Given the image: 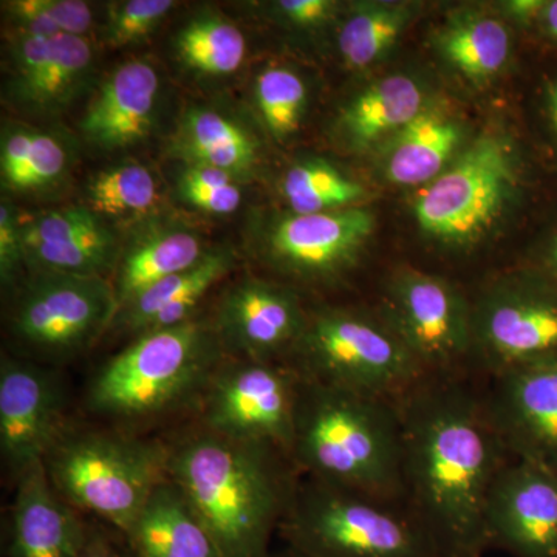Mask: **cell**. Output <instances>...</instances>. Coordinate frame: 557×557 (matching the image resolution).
Returning a JSON list of instances; mask_svg holds the SVG:
<instances>
[{
    "mask_svg": "<svg viewBox=\"0 0 557 557\" xmlns=\"http://www.w3.org/2000/svg\"><path fill=\"white\" fill-rule=\"evenodd\" d=\"M406 507L438 557H485L486 508L512 460L487 417L485 398L454 375H429L397 401Z\"/></svg>",
    "mask_w": 557,
    "mask_h": 557,
    "instance_id": "1",
    "label": "cell"
},
{
    "mask_svg": "<svg viewBox=\"0 0 557 557\" xmlns=\"http://www.w3.org/2000/svg\"><path fill=\"white\" fill-rule=\"evenodd\" d=\"M274 446L208 431L170 450L168 475L223 557H269L295 486Z\"/></svg>",
    "mask_w": 557,
    "mask_h": 557,
    "instance_id": "2",
    "label": "cell"
},
{
    "mask_svg": "<svg viewBox=\"0 0 557 557\" xmlns=\"http://www.w3.org/2000/svg\"><path fill=\"white\" fill-rule=\"evenodd\" d=\"M289 458L311 479L405 504L397 401L300 380Z\"/></svg>",
    "mask_w": 557,
    "mask_h": 557,
    "instance_id": "3",
    "label": "cell"
},
{
    "mask_svg": "<svg viewBox=\"0 0 557 557\" xmlns=\"http://www.w3.org/2000/svg\"><path fill=\"white\" fill-rule=\"evenodd\" d=\"M277 531L288 548L307 557H438L403 502L311 478L295 486Z\"/></svg>",
    "mask_w": 557,
    "mask_h": 557,
    "instance_id": "4",
    "label": "cell"
},
{
    "mask_svg": "<svg viewBox=\"0 0 557 557\" xmlns=\"http://www.w3.org/2000/svg\"><path fill=\"white\" fill-rule=\"evenodd\" d=\"M223 350L214 325L196 319L143 333L98 373L90 408L121 418L164 412L209 387Z\"/></svg>",
    "mask_w": 557,
    "mask_h": 557,
    "instance_id": "5",
    "label": "cell"
},
{
    "mask_svg": "<svg viewBox=\"0 0 557 557\" xmlns=\"http://www.w3.org/2000/svg\"><path fill=\"white\" fill-rule=\"evenodd\" d=\"M292 357L300 380L387 401L429 376L376 311H313Z\"/></svg>",
    "mask_w": 557,
    "mask_h": 557,
    "instance_id": "6",
    "label": "cell"
},
{
    "mask_svg": "<svg viewBox=\"0 0 557 557\" xmlns=\"http://www.w3.org/2000/svg\"><path fill=\"white\" fill-rule=\"evenodd\" d=\"M527 168L512 138L480 135L421 190L413 203L418 225L458 247L482 239L525 197Z\"/></svg>",
    "mask_w": 557,
    "mask_h": 557,
    "instance_id": "7",
    "label": "cell"
},
{
    "mask_svg": "<svg viewBox=\"0 0 557 557\" xmlns=\"http://www.w3.org/2000/svg\"><path fill=\"white\" fill-rule=\"evenodd\" d=\"M170 450L156 443L81 434L58 438L46 468L62 497L126 534L168 475Z\"/></svg>",
    "mask_w": 557,
    "mask_h": 557,
    "instance_id": "8",
    "label": "cell"
},
{
    "mask_svg": "<svg viewBox=\"0 0 557 557\" xmlns=\"http://www.w3.org/2000/svg\"><path fill=\"white\" fill-rule=\"evenodd\" d=\"M491 376L557 359V281L525 267L472 302V357Z\"/></svg>",
    "mask_w": 557,
    "mask_h": 557,
    "instance_id": "9",
    "label": "cell"
},
{
    "mask_svg": "<svg viewBox=\"0 0 557 557\" xmlns=\"http://www.w3.org/2000/svg\"><path fill=\"white\" fill-rule=\"evenodd\" d=\"M376 313L428 375H454L472 357V302L448 278L399 270Z\"/></svg>",
    "mask_w": 557,
    "mask_h": 557,
    "instance_id": "10",
    "label": "cell"
},
{
    "mask_svg": "<svg viewBox=\"0 0 557 557\" xmlns=\"http://www.w3.org/2000/svg\"><path fill=\"white\" fill-rule=\"evenodd\" d=\"M116 313L108 278L36 273L17 300L11 332L36 354L69 357L94 343Z\"/></svg>",
    "mask_w": 557,
    "mask_h": 557,
    "instance_id": "11",
    "label": "cell"
},
{
    "mask_svg": "<svg viewBox=\"0 0 557 557\" xmlns=\"http://www.w3.org/2000/svg\"><path fill=\"white\" fill-rule=\"evenodd\" d=\"M300 379L292 368L240 359L219 369L208 387V431L274 446L289 457Z\"/></svg>",
    "mask_w": 557,
    "mask_h": 557,
    "instance_id": "12",
    "label": "cell"
},
{
    "mask_svg": "<svg viewBox=\"0 0 557 557\" xmlns=\"http://www.w3.org/2000/svg\"><path fill=\"white\" fill-rule=\"evenodd\" d=\"M373 230L368 209L288 214L263 231L260 251L274 269L299 281H335L354 269Z\"/></svg>",
    "mask_w": 557,
    "mask_h": 557,
    "instance_id": "13",
    "label": "cell"
},
{
    "mask_svg": "<svg viewBox=\"0 0 557 557\" xmlns=\"http://www.w3.org/2000/svg\"><path fill=\"white\" fill-rule=\"evenodd\" d=\"M483 398L509 457L557 472V359L494 376Z\"/></svg>",
    "mask_w": 557,
    "mask_h": 557,
    "instance_id": "14",
    "label": "cell"
},
{
    "mask_svg": "<svg viewBox=\"0 0 557 557\" xmlns=\"http://www.w3.org/2000/svg\"><path fill=\"white\" fill-rule=\"evenodd\" d=\"M490 548L515 557H557V472L509 460L486 508Z\"/></svg>",
    "mask_w": 557,
    "mask_h": 557,
    "instance_id": "15",
    "label": "cell"
},
{
    "mask_svg": "<svg viewBox=\"0 0 557 557\" xmlns=\"http://www.w3.org/2000/svg\"><path fill=\"white\" fill-rule=\"evenodd\" d=\"M307 318L293 289L244 278L220 300L214 329L225 350L249 361L274 362L292 355Z\"/></svg>",
    "mask_w": 557,
    "mask_h": 557,
    "instance_id": "16",
    "label": "cell"
},
{
    "mask_svg": "<svg viewBox=\"0 0 557 557\" xmlns=\"http://www.w3.org/2000/svg\"><path fill=\"white\" fill-rule=\"evenodd\" d=\"M61 392L49 373L14 359L0 366V448L17 474L44 463L60 435Z\"/></svg>",
    "mask_w": 557,
    "mask_h": 557,
    "instance_id": "17",
    "label": "cell"
},
{
    "mask_svg": "<svg viewBox=\"0 0 557 557\" xmlns=\"http://www.w3.org/2000/svg\"><path fill=\"white\" fill-rule=\"evenodd\" d=\"M24 262L35 273L104 277L119 265V244L87 207L57 209L20 223Z\"/></svg>",
    "mask_w": 557,
    "mask_h": 557,
    "instance_id": "18",
    "label": "cell"
},
{
    "mask_svg": "<svg viewBox=\"0 0 557 557\" xmlns=\"http://www.w3.org/2000/svg\"><path fill=\"white\" fill-rule=\"evenodd\" d=\"M160 94L156 67L146 61H127L102 81L89 102L79 129L94 148H132L148 137Z\"/></svg>",
    "mask_w": 557,
    "mask_h": 557,
    "instance_id": "19",
    "label": "cell"
},
{
    "mask_svg": "<svg viewBox=\"0 0 557 557\" xmlns=\"http://www.w3.org/2000/svg\"><path fill=\"white\" fill-rule=\"evenodd\" d=\"M87 534L58 497L46 463L22 472L11 511L10 557H81Z\"/></svg>",
    "mask_w": 557,
    "mask_h": 557,
    "instance_id": "20",
    "label": "cell"
},
{
    "mask_svg": "<svg viewBox=\"0 0 557 557\" xmlns=\"http://www.w3.org/2000/svg\"><path fill=\"white\" fill-rule=\"evenodd\" d=\"M208 251L199 234L183 223L149 225L124 249L116 265L112 287L119 313L153 285L196 267Z\"/></svg>",
    "mask_w": 557,
    "mask_h": 557,
    "instance_id": "21",
    "label": "cell"
},
{
    "mask_svg": "<svg viewBox=\"0 0 557 557\" xmlns=\"http://www.w3.org/2000/svg\"><path fill=\"white\" fill-rule=\"evenodd\" d=\"M236 255L231 248H211L193 269L164 278L143 293L116 314L127 332L143 333L174 327L193 319L194 310L209 289L233 270Z\"/></svg>",
    "mask_w": 557,
    "mask_h": 557,
    "instance_id": "22",
    "label": "cell"
},
{
    "mask_svg": "<svg viewBox=\"0 0 557 557\" xmlns=\"http://www.w3.org/2000/svg\"><path fill=\"white\" fill-rule=\"evenodd\" d=\"M124 539L137 557H223L170 478L157 486Z\"/></svg>",
    "mask_w": 557,
    "mask_h": 557,
    "instance_id": "23",
    "label": "cell"
},
{
    "mask_svg": "<svg viewBox=\"0 0 557 557\" xmlns=\"http://www.w3.org/2000/svg\"><path fill=\"white\" fill-rule=\"evenodd\" d=\"M460 124L445 110L426 108L388 139L383 170L399 186H426L448 170L460 149Z\"/></svg>",
    "mask_w": 557,
    "mask_h": 557,
    "instance_id": "24",
    "label": "cell"
},
{
    "mask_svg": "<svg viewBox=\"0 0 557 557\" xmlns=\"http://www.w3.org/2000/svg\"><path fill=\"white\" fill-rule=\"evenodd\" d=\"M175 157L194 166L228 172L242 182L259 163L258 141L236 121L215 110L189 109L172 141Z\"/></svg>",
    "mask_w": 557,
    "mask_h": 557,
    "instance_id": "25",
    "label": "cell"
},
{
    "mask_svg": "<svg viewBox=\"0 0 557 557\" xmlns=\"http://www.w3.org/2000/svg\"><path fill=\"white\" fill-rule=\"evenodd\" d=\"M428 106L418 81L391 75L359 91L339 116L344 138L354 149L366 150L391 139Z\"/></svg>",
    "mask_w": 557,
    "mask_h": 557,
    "instance_id": "26",
    "label": "cell"
},
{
    "mask_svg": "<svg viewBox=\"0 0 557 557\" xmlns=\"http://www.w3.org/2000/svg\"><path fill=\"white\" fill-rule=\"evenodd\" d=\"M443 60L465 78L482 83L496 76L511 57V33L504 22L479 11L450 17L435 38Z\"/></svg>",
    "mask_w": 557,
    "mask_h": 557,
    "instance_id": "27",
    "label": "cell"
},
{
    "mask_svg": "<svg viewBox=\"0 0 557 557\" xmlns=\"http://www.w3.org/2000/svg\"><path fill=\"white\" fill-rule=\"evenodd\" d=\"M67 168V150L51 135L13 127L2 134L0 172L5 189L24 193L49 188Z\"/></svg>",
    "mask_w": 557,
    "mask_h": 557,
    "instance_id": "28",
    "label": "cell"
},
{
    "mask_svg": "<svg viewBox=\"0 0 557 557\" xmlns=\"http://www.w3.org/2000/svg\"><path fill=\"white\" fill-rule=\"evenodd\" d=\"M412 20L406 3H359L347 14L338 32V49L351 69L375 64L398 42Z\"/></svg>",
    "mask_w": 557,
    "mask_h": 557,
    "instance_id": "29",
    "label": "cell"
},
{
    "mask_svg": "<svg viewBox=\"0 0 557 557\" xmlns=\"http://www.w3.org/2000/svg\"><path fill=\"white\" fill-rule=\"evenodd\" d=\"M87 208L104 220L134 222L159 207V182L141 163L126 161L91 175L86 185Z\"/></svg>",
    "mask_w": 557,
    "mask_h": 557,
    "instance_id": "30",
    "label": "cell"
},
{
    "mask_svg": "<svg viewBox=\"0 0 557 557\" xmlns=\"http://www.w3.org/2000/svg\"><path fill=\"white\" fill-rule=\"evenodd\" d=\"M174 47L183 65L205 76L233 75L247 57L244 32L215 14L194 17L178 32Z\"/></svg>",
    "mask_w": 557,
    "mask_h": 557,
    "instance_id": "31",
    "label": "cell"
},
{
    "mask_svg": "<svg viewBox=\"0 0 557 557\" xmlns=\"http://www.w3.org/2000/svg\"><path fill=\"white\" fill-rule=\"evenodd\" d=\"M282 196L292 214H319L351 208L364 199L366 190L329 161L310 159L285 172Z\"/></svg>",
    "mask_w": 557,
    "mask_h": 557,
    "instance_id": "32",
    "label": "cell"
},
{
    "mask_svg": "<svg viewBox=\"0 0 557 557\" xmlns=\"http://www.w3.org/2000/svg\"><path fill=\"white\" fill-rule=\"evenodd\" d=\"M94 69V51L84 38L58 35L51 39L46 72L25 108L40 113H57L75 100L86 87Z\"/></svg>",
    "mask_w": 557,
    "mask_h": 557,
    "instance_id": "33",
    "label": "cell"
},
{
    "mask_svg": "<svg viewBox=\"0 0 557 557\" xmlns=\"http://www.w3.org/2000/svg\"><path fill=\"white\" fill-rule=\"evenodd\" d=\"M255 98L267 129L277 141L299 131L309 94L298 73L287 67L262 70L256 79Z\"/></svg>",
    "mask_w": 557,
    "mask_h": 557,
    "instance_id": "34",
    "label": "cell"
},
{
    "mask_svg": "<svg viewBox=\"0 0 557 557\" xmlns=\"http://www.w3.org/2000/svg\"><path fill=\"white\" fill-rule=\"evenodd\" d=\"M180 199L208 214L228 215L244 200L240 182L228 172L186 164L178 175Z\"/></svg>",
    "mask_w": 557,
    "mask_h": 557,
    "instance_id": "35",
    "label": "cell"
},
{
    "mask_svg": "<svg viewBox=\"0 0 557 557\" xmlns=\"http://www.w3.org/2000/svg\"><path fill=\"white\" fill-rule=\"evenodd\" d=\"M177 3L172 0H127L109 9L104 39L113 49L148 38Z\"/></svg>",
    "mask_w": 557,
    "mask_h": 557,
    "instance_id": "36",
    "label": "cell"
},
{
    "mask_svg": "<svg viewBox=\"0 0 557 557\" xmlns=\"http://www.w3.org/2000/svg\"><path fill=\"white\" fill-rule=\"evenodd\" d=\"M53 38L16 33L11 40V61H13L11 97L21 106H24V102L30 97L46 72Z\"/></svg>",
    "mask_w": 557,
    "mask_h": 557,
    "instance_id": "37",
    "label": "cell"
},
{
    "mask_svg": "<svg viewBox=\"0 0 557 557\" xmlns=\"http://www.w3.org/2000/svg\"><path fill=\"white\" fill-rule=\"evenodd\" d=\"M24 262L20 222L14 218L10 203L2 201L0 207V277L10 285L16 276L20 263Z\"/></svg>",
    "mask_w": 557,
    "mask_h": 557,
    "instance_id": "38",
    "label": "cell"
},
{
    "mask_svg": "<svg viewBox=\"0 0 557 557\" xmlns=\"http://www.w3.org/2000/svg\"><path fill=\"white\" fill-rule=\"evenodd\" d=\"M3 10L9 13L20 35L42 36V38L61 35L60 28L44 10L40 0H13V2L3 3Z\"/></svg>",
    "mask_w": 557,
    "mask_h": 557,
    "instance_id": "39",
    "label": "cell"
},
{
    "mask_svg": "<svg viewBox=\"0 0 557 557\" xmlns=\"http://www.w3.org/2000/svg\"><path fill=\"white\" fill-rule=\"evenodd\" d=\"M40 2L62 35L83 38L89 32L94 22L89 3L79 2V0H40Z\"/></svg>",
    "mask_w": 557,
    "mask_h": 557,
    "instance_id": "40",
    "label": "cell"
},
{
    "mask_svg": "<svg viewBox=\"0 0 557 557\" xmlns=\"http://www.w3.org/2000/svg\"><path fill=\"white\" fill-rule=\"evenodd\" d=\"M338 9V3L332 0H281L274 3V11L298 27H317L330 20Z\"/></svg>",
    "mask_w": 557,
    "mask_h": 557,
    "instance_id": "41",
    "label": "cell"
},
{
    "mask_svg": "<svg viewBox=\"0 0 557 557\" xmlns=\"http://www.w3.org/2000/svg\"><path fill=\"white\" fill-rule=\"evenodd\" d=\"M539 113L557 159V70L549 72L539 87Z\"/></svg>",
    "mask_w": 557,
    "mask_h": 557,
    "instance_id": "42",
    "label": "cell"
},
{
    "mask_svg": "<svg viewBox=\"0 0 557 557\" xmlns=\"http://www.w3.org/2000/svg\"><path fill=\"white\" fill-rule=\"evenodd\" d=\"M81 557H137L132 552L129 544H116L112 539L104 536L102 533L87 534L86 545H84L83 555Z\"/></svg>",
    "mask_w": 557,
    "mask_h": 557,
    "instance_id": "43",
    "label": "cell"
},
{
    "mask_svg": "<svg viewBox=\"0 0 557 557\" xmlns=\"http://www.w3.org/2000/svg\"><path fill=\"white\" fill-rule=\"evenodd\" d=\"M545 3H547V0H509V2L504 3V9L508 16L522 27L534 28Z\"/></svg>",
    "mask_w": 557,
    "mask_h": 557,
    "instance_id": "44",
    "label": "cell"
},
{
    "mask_svg": "<svg viewBox=\"0 0 557 557\" xmlns=\"http://www.w3.org/2000/svg\"><path fill=\"white\" fill-rule=\"evenodd\" d=\"M530 267L544 271L557 281V222L549 226L539 248L536 260Z\"/></svg>",
    "mask_w": 557,
    "mask_h": 557,
    "instance_id": "45",
    "label": "cell"
},
{
    "mask_svg": "<svg viewBox=\"0 0 557 557\" xmlns=\"http://www.w3.org/2000/svg\"><path fill=\"white\" fill-rule=\"evenodd\" d=\"M534 30L545 46L557 50V0H547Z\"/></svg>",
    "mask_w": 557,
    "mask_h": 557,
    "instance_id": "46",
    "label": "cell"
},
{
    "mask_svg": "<svg viewBox=\"0 0 557 557\" xmlns=\"http://www.w3.org/2000/svg\"><path fill=\"white\" fill-rule=\"evenodd\" d=\"M269 557H307L304 555H300V553L295 552L293 548L284 549V552L273 553V555H270Z\"/></svg>",
    "mask_w": 557,
    "mask_h": 557,
    "instance_id": "47",
    "label": "cell"
}]
</instances>
